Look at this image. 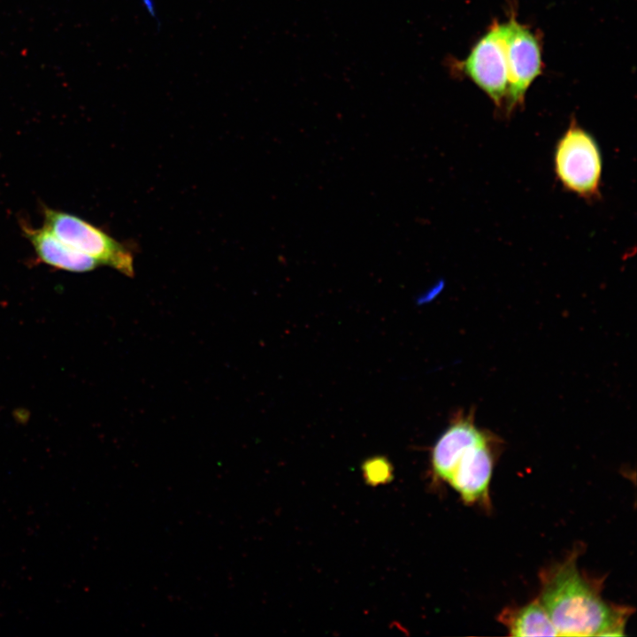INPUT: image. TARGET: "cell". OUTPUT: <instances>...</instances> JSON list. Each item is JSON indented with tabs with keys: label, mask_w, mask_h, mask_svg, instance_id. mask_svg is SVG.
I'll list each match as a JSON object with an SVG mask.
<instances>
[{
	"label": "cell",
	"mask_w": 637,
	"mask_h": 637,
	"mask_svg": "<svg viewBox=\"0 0 637 637\" xmlns=\"http://www.w3.org/2000/svg\"><path fill=\"white\" fill-rule=\"evenodd\" d=\"M499 441L489 432L462 455L448 480L447 482L459 494L464 503L490 508L489 486Z\"/></svg>",
	"instance_id": "6"
},
{
	"label": "cell",
	"mask_w": 637,
	"mask_h": 637,
	"mask_svg": "<svg viewBox=\"0 0 637 637\" xmlns=\"http://www.w3.org/2000/svg\"><path fill=\"white\" fill-rule=\"evenodd\" d=\"M489 432L477 427L473 411L456 417L435 442L432 450L434 474L448 481L462 455L484 439Z\"/></svg>",
	"instance_id": "7"
},
{
	"label": "cell",
	"mask_w": 637,
	"mask_h": 637,
	"mask_svg": "<svg viewBox=\"0 0 637 637\" xmlns=\"http://www.w3.org/2000/svg\"><path fill=\"white\" fill-rule=\"evenodd\" d=\"M505 31V23L494 22L461 63L462 71L498 106L508 91Z\"/></svg>",
	"instance_id": "4"
},
{
	"label": "cell",
	"mask_w": 637,
	"mask_h": 637,
	"mask_svg": "<svg viewBox=\"0 0 637 637\" xmlns=\"http://www.w3.org/2000/svg\"><path fill=\"white\" fill-rule=\"evenodd\" d=\"M579 549L539 574L538 599L559 636H621L633 609L609 602L602 595V579L581 572Z\"/></svg>",
	"instance_id": "1"
},
{
	"label": "cell",
	"mask_w": 637,
	"mask_h": 637,
	"mask_svg": "<svg viewBox=\"0 0 637 637\" xmlns=\"http://www.w3.org/2000/svg\"><path fill=\"white\" fill-rule=\"evenodd\" d=\"M23 231L41 260L53 267L83 272L99 265L94 258L62 242L45 226L37 229L23 226Z\"/></svg>",
	"instance_id": "8"
},
{
	"label": "cell",
	"mask_w": 637,
	"mask_h": 637,
	"mask_svg": "<svg viewBox=\"0 0 637 637\" xmlns=\"http://www.w3.org/2000/svg\"><path fill=\"white\" fill-rule=\"evenodd\" d=\"M144 7L147 9L148 12L153 16L156 17V12L154 7V2L153 0H142Z\"/></svg>",
	"instance_id": "11"
},
{
	"label": "cell",
	"mask_w": 637,
	"mask_h": 637,
	"mask_svg": "<svg viewBox=\"0 0 637 637\" xmlns=\"http://www.w3.org/2000/svg\"><path fill=\"white\" fill-rule=\"evenodd\" d=\"M555 173L563 187L581 198L600 196L602 158L595 137L572 120L556 142Z\"/></svg>",
	"instance_id": "2"
},
{
	"label": "cell",
	"mask_w": 637,
	"mask_h": 637,
	"mask_svg": "<svg viewBox=\"0 0 637 637\" xmlns=\"http://www.w3.org/2000/svg\"><path fill=\"white\" fill-rule=\"evenodd\" d=\"M44 226L58 238L80 252L134 275V257L127 246L79 217L52 209L44 210Z\"/></svg>",
	"instance_id": "3"
},
{
	"label": "cell",
	"mask_w": 637,
	"mask_h": 637,
	"mask_svg": "<svg viewBox=\"0 0 637 637\" xmlns=\"http://www.w3.org/2000/svg\"><path fill=\"white\" fill-rule=\"evenodd\" d=\"M498 620L510 636H557L547 610L537 598L522 606L502 610Z\"/></svg>",
	"instance_id": "9"
},
{
	"label": "cell",
	"mask_w": 637,
	"mask_h": 637,
	"mask_svg": "<svg viewBox=\"0 0 637 637\" xmlns=\"http://www.w3.org/2000/svg\"><path fill=\"white\" fill-rule=\"evenodd\" d=\"M365 480L372 485L388 482L392 477V467L388 460L384 457L368 459L363 464Z\"/></svg>",
	"instance_id": "10"
},
{
	"label": "cell",
	"mask_w": 637,
	"mask_h": 637,
	"mask_svg": "<svg viewBox=\"0 0 637 637\" xmlns=\"http://www.w3.org/2000/svg\"><path fill=\"white\" fill-rule=\"evenodd\" d=\"M506 24L505 50L508 67L507 110L522 104L525 94L541 72V48L529 28L510 19Z\"/></svg>",
	"instance_id": "5"
}]
</instances>
